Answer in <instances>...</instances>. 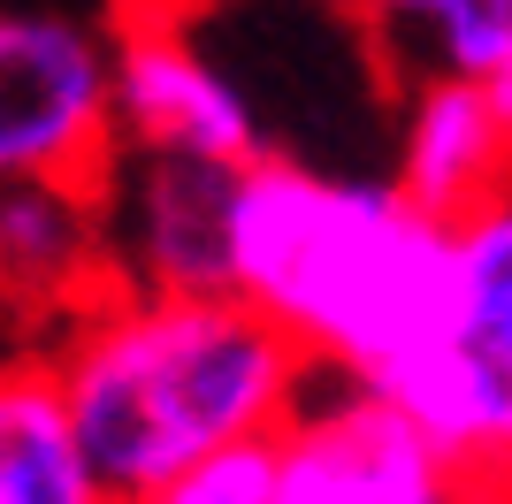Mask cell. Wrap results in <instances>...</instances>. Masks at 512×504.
<instances>
[{"instance_id": "9a60e30c", "label": "cell", "mask_w": 512, "mask_h": 504, "mask_svg": "<svg viewBox=\"0 0 512 504\" xmlns=\"http://www.w3.org/2000/svg\"><path fill=\"white\" fill-rule=\"evenodd\" d=\"M306 8H352V0H306Z\"/></svg>"}, {"instance_id": "5b68a950", "label": "cell", "mask_w": 512, "mask_h": 504, "mask_svg": "<svg viewBox=\"0 0 512 504\" xmlns=\"http://www.w3.org/2000/svg\"><path fill=\"white\" fill-rule=\"evenodd\" d=\"M107 54H115V146L123 153H176V161L214 168H245L276 153L253 84L214 54L192 8L138 0L107 31Z\"/></svg>"}, {"instance_id": "52a82bcc", "label": "cell", "mask_w": 512, "mask_h": 504, "mask_svg": "<svg viewBox=\"0 0 512 504\" xmlns=\"http://www.w3.org/2000/svg\"><path fill=\"white\" fill-rule=\"evenodd\" d=\"M230 191L237 168L176 161V153H123L100 168L107 260L123 291L207 298L230 268Z\"/></svg>"}, {"instance_id": "7a4b0ae2", "label": "cell", "mask_w": 512, "mask_h": 504, "mask_svg": "<svg viewBox=\"0 0 512 504\" xmlns=\"http://www.w3.org/2000/svg\"><path fill=\"white\" fill-rule=\"evenodd\" d=\"M39 352L107 504H138L207 451L268 443L314 382V367L230 291L169 298L107 283Z\"/></svg>"}, {"instance_id": "9c48e42d", "label": "cell", "mask_w": 512, "mask_h": 504, "mask_svg": "<svg viewBox=\"0 0 512 504\" xmlns=\"http://www.w3.org/2000/svg\"><path fill=\"white\" fill-rule=\"evenodd\" d=\"M390 184L413 207H428L436 222L490 207L497 191H512V161H505V130L490 115L482 84H406L398 100V146H390Z\"/></svg>"}, {"instance_id": "3957f363", "label": "cell", "mask_w": 512, "mask_h": 504, "mask_svg": "<svg viewBox=\"0 0 512 504\" xmlns=\"http://www.w3.org/2000/svg\"><path fill=\"white\" fill-rule=\"evenodd\" d=\"M482 504H512V191L451 222V298L428 344L375 382Z\"/></svg>"}, {"instance_id": "6da1fadb", "label": "cell", "mask_w": 512, "mask_h": 504, "mask_svg": "<svg viewBox=\"0 0 512 504\" xmlns=\"http://www.w3.org/2000/svg\"><path fill=\"white\" fill-rule=\"evenodd\" d=\"M222 291L314 375L390 382L451 298V222L413 207L390 176L260 153L230 191Z\"/></svg>"}, {"instance_id": "277c9868", "label": "cell", "mask_w": 512, "mask_h": 504, "mask_svg": "<svg viewBox=\"0 0 512 504\" xmlns=\"http://www.w3.org/2000/svg\"><path fill=\"white\" fill-rule=\"evenodd\" d=\"M115 161L107 23L0 8V184H100Z\"/></svg>"}, {"instance_id": "8992f818", "label": "cell", "mask_w": 512, "mask_h": 504, "mask_svg": "<svg viewBox=\"0 0 512 504\" xmlns=\"http://www.w3.org/2000/svg\"><path fill=\"white\" fill-rule=\"evenodd\" d=\"M276 504H482L375 382L314 375L268 436Z\"/></svg>"}, {"instance_id": "4fadbf2b", "label": "cell", "mask_w": 512, "mask_h": 504, "mask_svg": "<svg viewBox=\"0 0 512 504\" xmlns=\"http://www.w3.org/2000/svg\"><path fill=\"white\" fill-rule=\"evenodd\" d=\"M482 92H490V115H497V130H505V161H512V54L482 77Z\"/></svg>"}, {"instance_id": "7c38bea8", "label": "cell", "mask_w": 512, "mask_h": 504, "mask_svg": "<svg viewBox=\"0 0 512 504\" xmlns=\"http://www.w3.org/2000/svg\"><path fill=\"white\" fill-rule=\"evenodd\" d=\"M138 504H276V466H268V443H230V451H207V459L161 474Z\"/></svg>"}, {"instance_id": "30bf717a", "label": "cell", "mask_w": 512, "mask_h": 504, "mask_svg": "<svg viewBox=\"0 0 512 504\" xmlns=\"http://www.w3.org/2000/svg\"><path fill=\"white\" fill-rule=\"evenodd\" d=\"M344 16L398 84H482L512 54V0H352Z\"/></svg>"}, {"instance_id": "ba28073f", "label": "cell", "mask_w": 512, "mask_h": 504, "mask_svg": "<svg viewBox=\"0 0 512 504\" xmlns=\"http://www.w3.org/2000/svg\"><path fill=\"white\" fill-rule=\"evenodd\" d=\"M115 283L100 184H0V321L31 344Z\"/></svg>"}, {"instance_id": "5bb4252c", "label": "cell", "mask_w": 512, "mask_h": 504, "mask_svg": "<svg viewBox=\"0 0 512 504\" xmlns=\"http://www.w3.org/2000/svg\"><path fill=\"white\" fill-rule=\"evenodd\" d=\"M146 8H199V0H146Z\"/></svg>"}, {"instance_id": "8fae6325", "label": "cell", "mask_w": 512, "mask_h": 504, "mask_svg": "<svg viewBox=\"0 0 512 504\" xmlns=\"http://www.w3.org/2000/svg\"><path fill=\"white\" fill-rule=\"evenodd\" d=\"M0 504H107L39 344L0 352Z\"/></svg>"}]
</instances>
